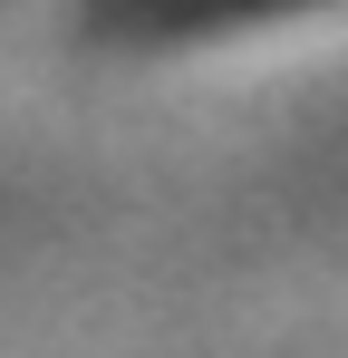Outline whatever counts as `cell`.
Listing matches in <instances>:
<instances>
[{
  "label": "cell",
  "mask_w": 348,
  "mask_h": 358,
  "mask_svg": "<svg viewBox=\"0 0 348 358\" xmlns=\"http://www.w3.org/2000/svg\"><path fill=\"white\" fill-rule=\"evenodd\" d=\"M223 10H252V0H107V20H136V29H203Z\"/></svg>",
  "instance_id": "6da1fadb"
}]
</instances>
